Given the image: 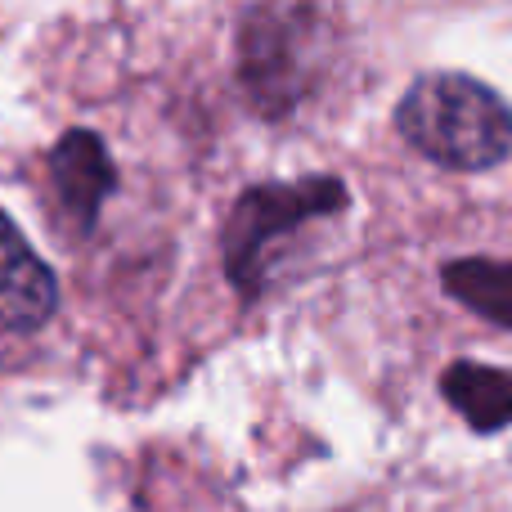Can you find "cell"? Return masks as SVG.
<instances>
[{
    "mask_svg": "<svg viewBox=\"0 0 512 512\" xmlns=\"http://www.w3.org/2000/svg\"><path fill=\"white\" fill-rule=\"evenodd\" d=\"M50 185H54L63 216L77 230H90L104 198L113 194V158H108L104 140L90 131L63 135L50 153Z\"/></svg>",
    "mask_w": 512,
    "mask_h": 512,
    "instance_id": "cell-5",
    "label": "cell"
},
{
    "mask_svg": "<svg viewBox=\"0 0 512 512\" xmlns=\"http://www.w3.org/2000/svg\"><path fill=\"white\" fill-rule=\"evenodd\" d=\"M346 189L337 180H297V185H261L234 203L230 230H225V261L239 288H256L270 243L297 234L319 216L342 212Z\"/></svg>",
    "mask_w": 512,
    "mask_h": 512,
    "instance_id": "cell-3",
    "label": "cell"
},
{
    "mask_svg": "<svg viewBox=\"0 0 512 512\" xmlns=\"http://www.w3.org/2000/svg\"><path fill=\"white\" fill-rule=\"evenodd\" d=\"M441 391L477 432H495L512 423V373L490 364H450Z\"/></svg>",
    "mask_w": 512,
    "mask_h": 512,
    "instance_id": "cell-6",
    "label": "cell"
},
{
    "mask_svg": "<svg viewBox=\"0 0 512 512\" xmlns=\"http://www.w3.org/2000/svg\"><path fill=\"white\" fill-rule=\"evenodd\" d=\"M54 306H59V283L50 265L27 248L14 221L0 212V328H14V333L41 328Z\"/></svg>",
    "mask_w": 512,
    "mask_h": 512,
    "instance_id": "cell-4",
    "label": "cell"
},
{
    "mask_svg": "<svg viewBox=\"0 0 512 512\" xmlns=\"http://www.w3.org/2000/svg\"><path fill=\"white\" fill-rule=\"evenodd\" d=\"M445 288L468 310L512 328V261H486V256L450 261L445 265Z\"/></svg>",
    "mask_w": 512,
    "mask_h": 512,
    "instance_id": "cell-7",
    "label": "cell"
},
{
    "mask_svg": "<svg viewBox=\"0 0 512 512\" xmlns=\"http://www.w3.org/2000/svg\"><path fill=\"white\" fill-rule=\"evenodd\" d=\"M333 23L315 0H261L239 23V81L261 113H292L324 77Z\"/></svg>",
    "mask_w": 512,
    "mask_h": 512,
    "instance_id": "cell-2",
    "label": "cell"
},
{
    "mask_svg": "<svg viewBox=\"0 0 512 512\" xmlns=\"http://www.w3.org/2000/svg\"><path fill=\"white\" fill-rule=\"evenodd\" d=\"M396 131L423 158L454 171H486L512 153V108L463 72H432L405 90Z\"/></svg>",
    "mask_w": 512,
    "mask_h": 512,
    "instance_id": "cell-1",
    "label": "cell"
}]
</instances>
